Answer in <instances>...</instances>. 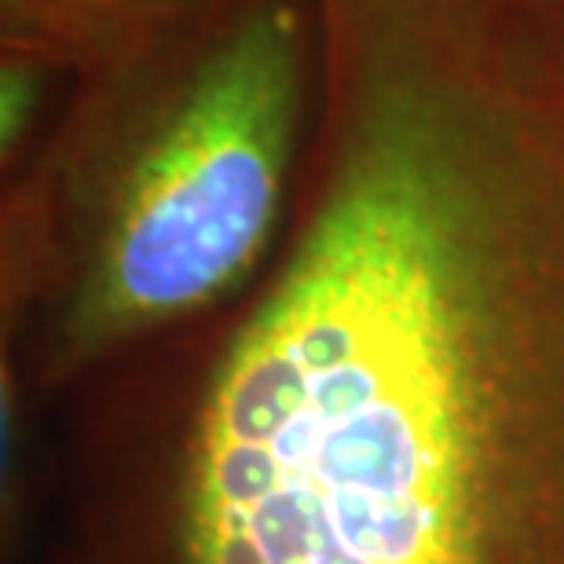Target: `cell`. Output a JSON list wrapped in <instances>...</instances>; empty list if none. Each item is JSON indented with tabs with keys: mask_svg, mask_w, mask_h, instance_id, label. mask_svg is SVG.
Returning a JSON list of instances; mask_svg holds the SVG:
<instances>
[{
	"mask_svg": "<svg viewBox=\"0 0 564 564\" xmlns=\"http://www.w3.org/2000/svg\"><path fill=\"white\" fill-rule=\"evenodd\" d=\"M301 217L180 564H564V0H315Z\"/></svg>",
	"mask_w": 564,
	"mask_h": 564,
	"instance_id": "obj_1",
	"label": "cell"
},
{
	"mask_svg": "<svg viewBox=\"0 0 564 564\" xmlns=\"http://www.w3.org/2000/svg\"><path fill=\"white\" fill-rule=\"evenodd\" d=\"M8 198V304L63 378L235 293L275 242L319 88L315 0H187L74 74Z\"/></svg>",
	"mask_w": 564,
	"mask_h": 564,
	"instance_id": "obj_2",
	"label": "cell"
},
{
	"mask_svg": "<svg viewBox=\"0 0 564 564\" xmlns=\"http://www.w3.org/2000/svg\"><path fill=\"white\" fill-rule=\"evenodd\" d=\"M55 70L30 55L0 52V158L11 169L44 121V96Z\"/></svg>",
	"mask_w": 564,
	"mask_h": 564,
	"instance_id": "obj_4",
	"label": "cell"
},
{
	"mask_svg": "<svg viewBox=\"0 0 564 564\" xmlns=\"http://www.w3.org/2000/svg\"><path fill=\"white\" fill-rule=\"evenodd\" d=\"M187 0H0L4 52L82 74L143 37Z\"/></svg>",
	"mask_w": 564,
	"mask_h": 564,
	"instance_id": "obj_3",
	"label": "cell"
}]
</instances>
